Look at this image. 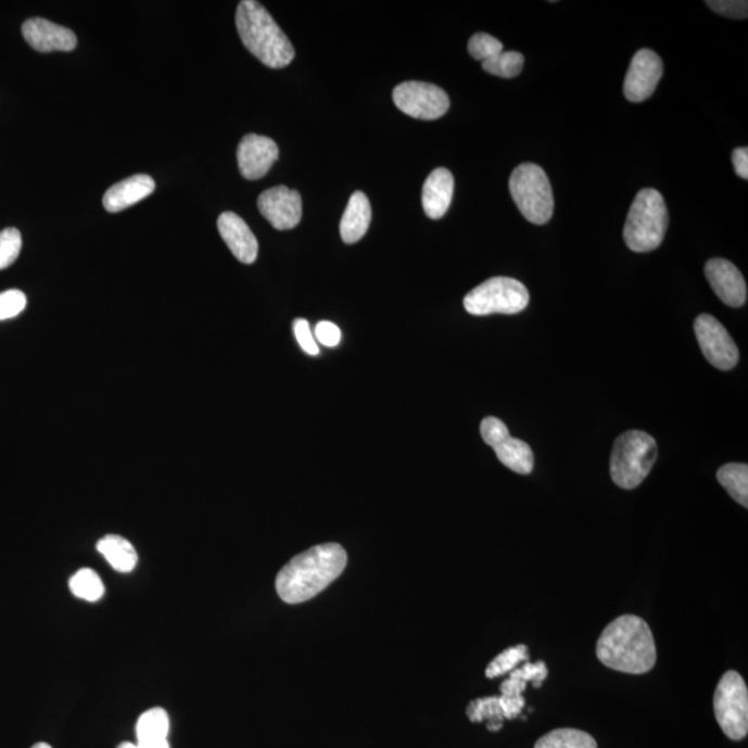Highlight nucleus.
Returning <instances> with one entry per match:
<instances>
[{
    "instance_id": "f257e3e1",
    "label": "nucleus",
    "mask_w": 748,
    "mask_h": 748,
    "mask_svg": "<svg viewBox=\"0 0 748 748\" xmlns=\"http://www.w3.org/2000/svg\"><path fill=\"white\" fill-rule=\"evenodd\" d=\"M348 556L339 544L310 547L295 556L276 576V591L289 605L304 604L325 591L345 570Z\"/></svg>"
},
{
    "instance_id": "f03ea898",
    "label": "nucleus",
    "mask_w": 748,
    "mask_h": 748,
    "mask_svg": "<svg viewBox=\"0 0 748 748\" xmlns=\"http://www.w3.org/2000/svg\"><path fill=\"white\" fill-rule=\"evenodd\" d=\"M597 659L611 670L641 675L657 661L655 637L645 620L621 616L606 626L596 646Z\"/></svg>"
},
{
    "instance_id": "7ed1b4c3",
    "label": "nucleus",
    "mask_w": 748,
    "mask_h": 748,
    "mask_svg": "<svg viewBox=\"0 0 748 748\" xmlns=\"http://www.w3.org/2000/svg\"><path fill=\"white\" fill-rule=\"evenodd\" d=\"M236 27L244 47L270 68H284L295 50L268 10L255 0H243L236 12Z\"/></svg>"
},
{
    "instance_id": "20e7f679",
    "label": "nucleus",
    "mask_w": 748,
    "mask_h": 748,
    "mask_svg": "<svg viewBox=\"0 0 748 748\" xmlns=\"http://www.w3.org/2000/svg\"><path fill=\"white\" fill-rule=\"evenodd\" d=\"M668 210L660 192L644 189L636 194L627 213L624 240L635 253H649L659 249L665 238Z\"/></svg>"
},
{
    "instance_id": "39448f33",
    "label": "nucleus",
    "mask_w": 748,
    "mask_h": 748,
    "mask_svg": "<svg viewBox=\"0 0 748 748\" xmlns=\"http://www.w3.org/2000/svg\"><path fill=\"white\" fill-rule=\"evenodd\" d=\"M657 460V443L645 431L632 430L612 446L610 474L620 489L634 490L644 483Z\"/></svg>"
},
{
    "instance_id": "423d86ee",
    "label": "nucleus",
    "mask_w": 748,
    "mask_h": 748,
    "mask_svg": "<svg viewBox=\"0 0 748 748\" xmlns=\"http://www.w3.org/2000/svg\"><path fill=\"white\" fill-rule=\"evenodd\" d=\"M511 198L527 220L535 225L549 223L554 215L555 200L549 178L540 165H519L509 180Z\"/></svg>"
},
{
    "instance_id": "0eeeda50",
    "label": "nucleus",
    "mask_w": 748,
    "mask_h": 748,
    "mask_svg": "<svg viewBox=\"0 0 748 748\" xmlns=\"http://www.w3.org/2000/svg\"><path fill=\"white\" fill-rule=\"evenodd\" d=\"M529 303V289L519 280L504 276L485 280L464 300L465 309L474 316L515 315L524 310Z\"/></svg>"
},
{
    "instance_id": "6e6552de",
    "label": "nucleus",
    "mask_w": 748,
    "mask_h": 748,
    "mask_svg": "<svg viewBox=\"0 0 748 748\" xmlns=\"http://www.w3.org/2000/svg\"><path fill=\"white\" fill-rule=\"evenodd\" d=\"M718 725L730 739L739 741L748 733V689L739 672L727 671L714 695Z\"/></svg>"
},
{
    "instance_id": "1a4fd4ad",
    "label": "nucleus",
    "mask_w": 748,
    "mask_h": 748,
    "mask_svg": "<svg viewBox=\"0 0 748 748\" xmlns=\"http://www.w3.org/2000/svg\"><path fill=\"white\" fill-rule=\"evenodd\" d=\"M396 107L411 118L433 122L443 117L449 110V98L444 89L433 84L409 81L394 89Z\"/></svg>"
},
{
    "instance_id": "9d476101",
    "label": "nucleus",
    "mask_w": 748,
    "mask_h": 748,
    "mask_svg": "<svg viewBox=\"0 0 748 748\" xmlns=\"http://www.w3.org/2000/svg\"><path fill=\"white\" fill-rule=\"evenodd\" d=\"M480 431L484 443L494 448L502 465L517 474L532 473L535 459L531 446L511 436L504 421L490 416L481 421Z\"/></svg>"
},
{
    "instance_id": "9b49d317",
    "label": "nucleus",
    "mask_w": 748,
    "mask_h": 748,
    "mask_svg": "<svg viewBox=\"0 0 748 748\" xmlns=\"http://www.w3.org/2000/svg\"><path fill=\"white\" fill-rule=\"evenodd\" d=\"M695 333L706 359L717 369L731 370L739 363V348L714 316H697Z\"/></svg>"
},
{
    "instance_id": "f8f14e48",
    "label": "nucleus",
    "mask_w": 748,
    "mask_h": 748,
    "mask_svg": "<svg viewBox=\"0 0 748 748\" xmlns=\"http://www.w3.org/2000/svg\"><path fill=\"white\" fill-rule=\"evenodd\" d=\"M664 65L659 54L650 49L637 50L627 69L624 94L632 103L645 102L659 85Z\"/></svg>"
},
{
    "instance_id": "ddd939ff",
    "label": "nucleus",
    "mask_w": 748,
    "mask_h": 748,
    "mask_svg": "<svg viewBox=\"0 0 748 748\" xmlns=\"http://www.w3.org/2000/svg\"><path fill=\"white\" fill-rule=\"evenodd\" d=\"M258 210L275 229L290 230L294 229L303 217V200L297 190L276 186L259 194Z\"/></svg>"
},
{
    "instance_id": "4468645a",
    "label": "nucleus",
    "mask_w": 748,
    "mask_h": 748,
    "mask_svg": "<svg viewBox=\"0 0 748 748\" xmlns=\"http://www.w3.org/2000/svg\"><path fill=\"white\" fill-rule=\"evenodd\" d=\"M706 278L718 299L732 308H740L747 301V284L739 269L724 258L708 261Z\"/></svg>"
},
{
    "instance_id": "2eb2a0df",
    "label": "nucleus",
    "mask_w": 748,
    "mask_h": 748,
    "mask_svg": "<svg viewBox=\"0 0 748 748\" xmlns=\"http://www.w3.org/2000/svg\"><path fill=\"white\" fill-rule=\"evenodd\" d=\"M278 157V144L255 134L245 135L238 148L240 174L249 180L264 178Z\"/></svg>"
},
{
    "instance_id": "dca6fc26",
    "label": "nucleus",
    "mask_w": 748,
    "mask_h": 748,
    "mask_svg": "<svg viewBox=\"0 0 748 748\" xmlns=\"http://www.w3.org/2000/svg\"><path fill=\"white\" fill-rule=\"evenodd\" d=\"M25 42L37 52H72L77 48V37L72 29L41 17L29 18L23 24Z\"/></svg>"
},
{
    "instance_id": "f3484780",
    "label": "nucleus",
    "mask_w": 748,
    "mask_h": 748,
    "mask_svg": "<svg viewBox=\"0 0 748 748\" xmlns=\"http://www.w3.org/2000/svg\"><path fill=\"white\" fill-rule=\"evenodd\" d=\"M219 234L236 258L243 264H254L258 257V242L250 226L234 213H224L218 218Z\"/></svg>"
},
{
    "instance_id": "a211bd4d",
    "label": "nucleus",
    "mask_w": 748,
    "mask_h": 748,
    "mask_svg": "<svg viewBox=\"0 0 748 748\" xmlns=\"http://www.w3.org/2000/svg\"><path fill=\"white\" fill-rule=\"evenodd\" d=\"M454 175L446 168H436L429 175L423 185L421 203L427 217L431 219L443 218L449 210L454 198Z\"/></svg>"
},
{
    "instance_id": "6ab92c4d",
    "label": "nucleus",
    "mask_w": 748,
    "mask_h": 748,
    "mask_svg": "<svg viewBox=\"0 0 748 748\" xmlns=\"http://www.w3.org/2000/svg\"><path fill=\"white\" fill-rule=\"evenodd\" d=\"M155 190V182L149 175H135L122 182L115 183L105 192L103 205L109 213H122L142 202Z\"/></svg>"
},
{
    "instance_id": "aec40b11",
    "label": "nucleus",
    "mask_w": 748,
    "mask_h": 748,
    "mask_svg": "<svg viewBox=\"0 0 748 748\" xmlns=\"http://www.w3.org/2000/svg\"><path fill=\"white\" fill-rule=\"evenodd\" d=\"M371 220L369 199L363 192H355L350 198L340 223L341 239L346 244L358 243L368 232Z\"/></svg>"
},
{
    "instance_id": "412c9836",
    "label": "nucleus",
    "mask_w": 748,
    "mask_h": 748,
    "mask_svg": "<svg viewBox=\"0 0 748 748\" xmlns=\"http://www.w3.org/2000/svg\"><path fill=\"white\" fill-rule=\"evenodd\" d=\"M99 554H102L110 566L118 572H130L138 565V554L129 541L118 535H107L98 542Z\"/></svg>"
},
{
    "instance_id": "4be33fe9",
    "label": "nucleus",
    "mask_w": 748,
    "mask_h": 748,
    "mask_svg": "<svg viewBox=\"0 0 748 748\" xmlns=\"http://www.w3.org/2000/svg\"><path fill=\"white\" fill-rule=\"evenodd\" d=\"M169 732V717L164 708H152L139 717L137 724V739L139 745L167 740Z\"/></svg>"
},
{
    "instance_id": "5701e85b",
    "label": "nucleus",
    "mask_w": 748,
    "mask_h": 748,
    "mask_svg": "<svg viewBox=\"0 0 748 748\" xmlns=\"http://www.w3.org/2000/svg\"><path fill=\"white\" fill-rule=\"evenodd\" d=\"M717 479L727 494L743 507H748V466L727 464L718 470Z\"/></svg>"
},
{
    "instance_id": "b1692460",
    "label": "nucleus",
    "mask_w": 748,
    "mask_h": 748,
    "mask_svg": "<svg viewBox=\"0 0 748 748\" xmlns=\"http://www.w3.org/2000/svg\"><path fill=\"white\" fill-rule=\"evenodd\" d=\"M535 748H597L594 737L584 731L555 730L536 741Z\"/></svg>"
},
{
    "instance_id": "393cba45",
    "label": "nucleus",
    "mask_w": 748,
    "mask_h": 748,
    "mask_svg": "<svg viewBox=\"0 0 748 748\" xmlns=\"http://www.w3.org/2000/svg\"><path fill=\"white\" fill-rule=\"evenodd\" d=\"M467 715L471 722L489 721V730L492 732L499 731L505 721L499 697H484L471 701L467 707Z\"/></svg>"
},
{
    "instance_id": "a878e982",
    "label": "nucleus",
    "mask_w": 748,
    "mask_h": 748,
    "mask_svg": "<svg viewBox=\"0 0 748 748\" xmlns=\"http://www.w3.org/2000/svg\"><path fill=\"white\" fill-rule=\"evenodd\" d=\"M69 591L79 599L87 601H98L102 599L105 587L98 572L90 569H83L69 580Z\"/></svg>"
},
{
    "instance_id": "bb28decb",
    "label": "nucleus",
    "mask_w": 748,
    "mask_h": 748,
    "mask_svg": "<svg viewBox=\"0 0 748 748\" xmlns=\"http://www.w3.org/2000/svg\"><path fill=\"white\" fill-rule=\"evenodd\" d=\"M529 647L525 645L510 647V649L502 651L499 656H496L490 662V665L486 667L485 675L490 680L505 675L507 672L515 671L521 662L529 660Z\"/></svg>"
},
{
    "instance_id": "cd10ccee",
    "label": "nucleus",
    "mask_w": 748,
    "mask_h": 748,
    "mask_svg": "<svg viewBox=\"0 0 748 748\" xmlns=\"http://www.w3.org/2000/svg\"><path fill=\"white\" fill-rule=\"evenodd\" d=\"M524 56L519 52H500L483 62L484 72L500 78H515L523 72Z\"/></svg>"
},
{
    "instance_id": "c85d7f7f",
    "label": "nucleus",
    "mask_w": 748,
    "mask_h": 748,
    "mask_svg": "<svg viewBox=\"0 0 748 748\" xmlns=\"http://www.w3.org/2000/svg\"><path fill=\"white\" fill-rule=\"evenodd\" d=\"M500 52H504V45L490 34L479 33L470 38L469 53L471 58L480 62H485Z\"/></svg>"
},
{
    "instance_id": "c756f323",
    "label": "nucleus",
    "mask_w": 748,
    "mask_h": 748,
    "mask_svg": "<svg viewBox=\"0 0 748 748\" xmlns=\"http://www.w3.org/2000/svg\"><path fill=\"white\" fill-rule=\"evenodd\" d=\"M22 248V233L17 229L8 228L0 232V270L7 269L18 258Z\"/></svg>"
},
{
    "instance_id": "7c9ffc66",
    "label": "nucleus",
    "mask_w": 748,
    "mask_h": 748,
    "mask_svg": "<svg viewBox=\"0 0 748 748\" xmlns=\"http://www.w3.org/2000/svg\"><path fill=\"white\" fill-rule=\"evenodd\" d=\"M27 297L23 291L8 290L0 293V320L12 319L23 313Z\"/></svg>"
},
{
    "instance_id": "2f4dec72",
    "label": "nucleus",
    "mask_w": 748,
    "mask_h": 748,
    "mask_svg": "<svg viewBox=\"0 0 748 748\" xmlns=\"http://www.w3.org/2000/svg\"><path fill=\"white\" fill-rule=\"evenodd\" d=\"M708 7L714 10L715 13L730 18L746 20L748 12V3L741 0H711L707 2Z\"/></svg>"
},
{
    "instance_id": "473e14b6",
    "label": "nucleus",
    "mask_w": 748,
    "mask_h": 748,
    "mask_svg": "<svg viewBox=\"0 0 748 748\" xmlns=\"http://www.w3.org/2000/svg\"><path fill=\"white\" fill-rule=\"evenodd\" d=\"M510 676L517 677V680L523 681L525 684L529 681L534 682L535 687H541L542 682L547 677V668L544 661L535 662V664L527 662L525 665L511 671Z\"/></svg>"
},
{
    "instance_id": "72a5a7b5",
    "label": "nucleus",
    "mask_w": 748,
    "mask_h": 748,
    "mask_svg": "<svg viewBox=\"0 0 748 748\" xmlns=\"http://www.w3.org/2000/svg\"><path fill=\"white\" fill-rule=\"evenodd\" d=\"M293 330L295 339H297L299 344L301 345V348H303L304 353L313 356L319 354V346L316 344L308 320L295 319Z\"/></svg>"
},
{
    "instance_id": "f704fd0d",
    "label": "nucleus",
    "mask_w": 748,
    "mask_h": 748,
    "mask_svg": "<svg viewBox=\"0 0 748 748\" xmlns=\"http://www.w3.org/2000/svg\"><path fill=\"white\" fill-rule=\"evenodd\" d=\"M315 335L320 344L330 346V348L338 346L341 341V330L339 326L328 322V320H324V322L316 325Z\"/></svg>"
},
{
    "instance_id": "c9c22d12",
    "label": "nucleus",
    "mask_w": 748,
    "mask_h": 748,
    "mask_svg": "<svg viewBox=\"0 0 748 748\" xmlns=\"http://www.w3.org/2000/svg\"><path fill=\"white\" fill-rule=\"evenodd\" d=\"M499 702L502 711H504L505 720H514L520 712L523 711L525 706V700L523 696L519 697H507L500 696Z\"/></svg>"
},
{
    "instance_id": "e433bc0d",
    "label": "nucleus",
    "mask_w": 748,
    "mask_h": 748,
    "mask_svg": "<svg viewBox=\"0 0 748 748\" xmlns=\"http://www.w3.org/2000/svg\"><path fill=\"white\" fill-rule=\"evenodd\" d=\"M732 163L736 174L743 179H748V149H736L732 154Z\"/></svg>"
},
{
    "instance_id": "4c0bfd02",
    "label": "nucleus",
    "mask_w": 748,
    "mask_h": 748,
    "mask_svg": "<svg viewBox=\"0 0 748 748\" xmlns=\"http://www.w3.org/2000/svg\"><path fill=\"white\" fill-rule=\"evenodd\" d=\"M527 684L523 681L517 680V677L509 676L504 684L500 685L502 696L507 697H519L523 696Z\"/></svg>"
},
{
    "instance_id": "58836bf2",
    "label": "nucleus",
    "mask_w": 748,
    "mask_h": 748,
    "mask_svg": "<svg viewBox=\"0 0 748 748\" xmlns=\"http://www.w3.org/2000/svg\"><path fill=\"white\" fill-rule=\"evenodd\" d=\"M139 745V743H138ZM140 748H170L168 740L152 743V745H139Z\"/></svg>"
},
{
    "instance_id": "ea45409f",
    "label": "nucleus",
    "mask_w": 748,
    "mask_h": 748,
    "mask_svg": "<svg viewBox=\"0 0 748 748\" xmlns=\"http://www.w3.org/2000/svg\"><path fill=\"white\" fill-rule=\"evenodd\" d=\"M118 748H140V746L138 745V743L125 741V743H122V745H119Z\"/></svg>"
},
{
    "instance_id": "a19ab883",
    "label": "nucleus",
    "mask_w": 748,
    "mask_h": 748,
    "mask_svg": "<svg viewBox=\"0 0 748 748\" xmlns=\"http://www.w3.org/2000/svg\"><path fill=\"white\" fill-rule=\"evenodd\" d=\"M31 748H52L48 745V743H37V745H34Z\"/></svg>"
}]
</instances>
